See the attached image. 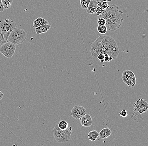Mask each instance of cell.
I'll return each mask as SVG.
<instances>
[{
	"label": "cell",
	"instance_id": "obj_17",
	"mask_svg": "<svg viewBox=\"0 0 148 146\" xmlns=\"http://www.w3.org/2000/svg\"><path fill=\"white\" fill-rule=\"evenodd\" d=\"M94 42L97 44L100 53H103H103H106V50H105V48H104V47L103 45L100 36L99 38H97L96 40L94 41Z\"/></svg>",
	"mask_w": 148,
	"mask_h": 146
},
{
	"label": "cell",
	"instance_id": "obj_1",
	"mask_svg": "<svg viewBox=\"0 0 148 146\" xmlns=\"http://www.w3.org/2000/svg\"><path fill=\"white\" fill-rule=\"evenodd\" d=\"M103 45L106 51V53L113 60L116 59L119 55V49L114 38L109 36H100Z\"/></svg>",
	"mask_w": 148,
	"mask_h": 146
},
{
	"label": "cell",
	"instance_id": "obj_19",
	"mask_svg": "<svg viewBox=\"0 0 148 146\" xmlns=\"http://www.w3.org/2000/svg\"><path fill=\"white\" fill-rule=\"evenodd\" d=\"M99 136V133L95 130L89 132L88 135V138L91 141H95Z\"/></svg>",
	"mask_w": 148,
	"mask_h": 146
},
{
	"label": "cell",
	"instance_id": "obj_2",
	"mask_svg": "<svg viewBox=\"0 0 148 146\" xmlns=\"http://www.w3.org/2000/svg\"><path fill=\"white\" fill-rule=\"evenodd\" d=\"M72 128L71 126H68L65 129H61L58 127V124H55L53 130V134L56 141L58 142H67L71 138Z\"/></svg>",
	"mask_w": 148,
	"mask_h": 146
},
{
	"label": "cell",
	"instance_id": "obj_22",
	"mask_svg": "<svg viewBox=\"0 0 148 146\" xmlns=\"http://www.w3.org/2000/svg\"><path fill=\"white\" fill-rule=\"evenodd\" d=\"M5 9H9L12 4V0H1Z\"/></svg>",
	"mask_w": 148,
	"mask_h": 146
},
{
	"label": "cell",
	"instance_id": "obj_4",
	"mask_svg": "<svg viewBox=\"0 0 148 146\" xmlns=\"http://www.w3.org/2000/svg\"><path fill=\"white\" fill-rule=\"evenodd\" d=\"M16 27V23L12 19H6L0 21V30L6 40L10 33Z\"/></svg>",
	"mask_w": 148,
	"mask_h": 146
},
{
	"label": "cell",
	"instance_id": "obj_15",
	"mask_svg": "<svg viewBox=\"0 0 148 146\" xmlns=\"http://www.w3.org/2000/svg\"><path fill=\"white\" fill-rule=\"evenodd\" d=\"M122 77L123 82H124L125 84H126L129 87H133L135 86L133 83H132L131 80L130 79L126 70L123 72Z\"/></svg>",
	"mask_w": 148,
	"mask_h": 146
},
{
	"label": "cell",
	"instance_id": "obj_10",
	"mask_svg": "<svg viewBox=\"0 0 148 146\" xmlns=\"http://www.w3.org/2000/svg\"><path fill=\"white\" fill-rule=\"evenodd\" d=\"M81 125L84 127H90L92 124V118L88 114H86L83 117L79 119Z\"/></svg>",
	"mask_w": 148,
	"mask_h": 146
},
{
	"label": "cell",
	"instance_id": "obj_31",
	"mask_svg": "<svg viewBox=\"0 0 148 146\" xmlns=\"http://www.w3.org/2000/svg\"><path fill=\"white\" fill-rule=\"evenodd\" d=\"M104 56L103 53H99L97 56V59L99 60L101 62H104Z\"/></svg>",
	"mask_w": 148,
	"mask_h": 146
},
{
	"label": "cell",
	"instance_id": "obj_12",
	"mask_svg": "<svg viewBox=\"0 0 148 146\" xmlns=\"http://www.w3.org/2000/svg\"><path fill=\"white\" fill-rule=\"evenodd\" d=\"M51 27V25L49 24H46L40 26L35 28V32L37 35L44 33L47 32Z\"/></svg>",
	"mask_w": 148,
	"mask_h": 146
},
{
	"label": "cell",
	"instance_id": "obj_34",
	"mask_svg": "<svg viewBox=\"0 0 148 146\" xmlns=\"http://www.w3.org/2000/svg\"><path fill=\"white\" fill-rule=\"evenodd\" d=\"M3 95H4V94H3V93L0 94V100L3 98Z\"/></svg>",
	"mask_w": 148,
	"mask_h": 146
},
{
	"label": "cell",
	"instance_id": "obj_7",
	"mask_svg": "<svg viewBox=\"0 0 148 146\" xmlns=\"http://www.w3.org/2000/svg\"><path fill=\"white\" fill-rule=\"evenodd\" d=\"M16 45L9 42H6L0 47V53L6 58H12L15 52Z\"/></svg>",
	"mask_w": 148,
	"mask_h": 146
},
{
	"label": "cell",
	"instance_id": "obj_27",
	"mask_svg": "<svg viewBox=\"0 0 148 146\" xmlns=\"http://www.w3.org/2000/svg\"><path fill=\"white\" fill-rule=\"evenodd\" d=\"M104 10H105L103 8L99 7V6H98L97 8V10H96V13L97 14V16H100L103 13Z\"/></svg>",
	"mask_w": 148,
	"mask_h": 146
},
{
	"label": "cell",
	"instance_id": "obj_8",
	"mask_svg": "<svg viewBox=\"0 0 148 146\" xmlns=\"http://www.w3.org/2000/svg\"><path fill=\"white\" fill-rule=\"evenodd\" d=\"M134 110L140 114L147 112L148 110V103L147 101L142 98H140L134 104Z\"/></svg>",
	"mask_w": 148,
	"mask_h": 146
},
{
	"label": "cell",
	"instance_id": "obj_9",
	"mask_svg": "<svg viewBox=\"0 0 148 146\" xmlns=\"http://www.w3.org/2000/svg\"><path fill=\"white\" fill-rule=\"evenodd\" d=\"M86 114V110L82 106L75 105L72 109L71 114L75 119L78 120Z\"/></svg>",
	"mask_w": 148,
	"mask_h": 146
},
{
	"label": "cell",
	"instance_id": "obj_23",
	"mask_svg": "<svg viewBox=\"0 0 148 146\" xmlns=\"http://www.w3.org/2000/svg\"><path fill=\"white\" fill-rule=\"evenodd\" d=\"M58 127L61 129H65L68 127V123L66 121L62 120L60 121L58 124Z\"/></svg>",
	"mask_w": 148,
	"mask_h": 146
},
{
	"label": "cell",
	"instance_id": "obj_29",
	"mask_svg": "<svg viewBox=\"0 0 148 146\" xmlns=\"http://www.w3.org/2000/svg\"><path fill=\"white\" fill-rule=\"evenodd\" d=\"M103 54H104V62H110L113 60V57H110L107 53H103Z\"/></svg>",
	"mask_w": 148,
	"mask_h": 146
},
{
	"label": "cell",
	"instance_id": "obj_14",
	"mask_svg": "<svg viewBox=\"0 0 148 146\" xmlns=\"http://www.w3.org/2000/svg\"><path fill=\"white\" fill-rule=\"evenodd\" d=\"M48 24H49V23L47 20L44 19V18H42V17H39L37 18L36 19H35L33 21L32 27L34 28H36V27H38L40 26Z\"/></svg>",
	"mask_w": 148,
	"mask_h": 146
},
{
	"label": "cell",
	"instance_id": "obj_28",
	"mask_svg": "<svg viewBox=\"0 0 148 146\" xmlns=\"http://www.w3.org/2000/svg\"><path fill=\"white\" fill-rule=\"evenodd\" d=\"M106 23V19L103 17H99L97 21V23L99 25H105Z\"/></svg>",
	"mask_w": 148,
	"mask_h": 146
},
{
	"label": "cell",
	"instance_id": "obj_24",
	"mask_svg": "<svg viewBox=\"0 0 148 146\" xmlns=\"http://www.w3.org/2000/svg\"><path fill=\"white\" fill-rule=\"evenodd\" d=\"M90 1V0H80V5L82 9H87Z\"/></svg>",
	"mask_w": 148,
	"mask_h": 146
},
{
	"label": "cell",
	"instance_id": "obj_3",
	"mask_svg": "<svg viewBox=\"0 0 148 146\" xmlns=\"http://www.w3.org/2000/svg\"><path fill=\"white\" fill-rule=\"evenodd\" d=\"M27 38V34L24 29L16 27L10 33L7 41L14 45H17L25 42Z\"/></svg>",
	"mask_w": 148,
	"mask_h": 146
},
{
	"label": "cell",
	"instance_id": "obj_18",
	"mask_svg": "<svg viewBox=\"0 0 148 146\" xmlns=\"http://www.w3.org/2000/svg\"><path fill=\"white\" fill-rule=\"evenodd\" d=\"M142 114H140L137 111L134 110L133 113L131 114V118L134 121L140 122L143 119Z\"/></svg>",
	"mask_w": 148,
	"mask_h": 146
},
{
	"label": "cell",
	"instance_id": "obj_32",
	"mask_svg": "<svg viewBox=\"0 0 148 146\" xmlns=\"http://www.w3.org/2000/svg\"><path fill=\"white\" fill-rule=\"evenodd\" d=\"M5 8L1 0H0V12H3Z\"/></svg>",
	"mask_w": 148,
	"mask_h": 146
},
{
	"label": "cell",
	"instance_id": "obj_13",
	"mask_svg": "<svg viewBox=\"0 0 148 146\" xmlns=\"http://www.w3.org/2000/svg\"><path fill=\"white\" fill-rule=\"evenodd\" d=\"M112 134L110 129L108 127L103 128L99 133V137L101 139H105L109 137Z\"/></svg>",
	"mask_w": 148,
	"mask_h": 146
},
{
	"label": "cell",
	"instance_id": "obj_30",
	"mask_svg": "<svg viewBox=\"0 0 148 146\" xmlns=\"http://www.w3.org/2000/svg\"><path fill=\"white\" fill-rule=\"evenodd\" d=\"M120 115L121 117L125 118L128 116V113L126 110H123L120 112Z\"/></svg>",
	"mask_w": 148,
	"mask_h": 146
},
{
	"label": "cell",
	"instance_id": "obj_6",
	"mask_svg": "<svg viewBox=\"0 0 148 146\" xmlns=\"http://www.w3.org/2000/svg\"><path fill=\"white\" fill-rule=\"evenodd\" d=\"M123 19V15L122 14L106 20L105 25L107 27V30L114 31L119 29L122 25Z\"/></svg>",
	"mask_w": 148,
	"mask_h": 146
},
{
	"label": "cell",
	"instance_id": "obj_21",
	"mask_svg": "<svg viewBox=\"0 0 148 146\" xmlns=\"http://www.w3.org/2000/svg\"><path fill=\"white\" fill-rule=\"evenodd\" d=\"M97 29L98 32L101 34H105L107 31V27L105 25H99Z\"/></svg>",
	"mask_w": 148,
	"mask_h": 146
},
{
	"label": "cell",
	"instance_id": "obj_35",
	"mask_svg": "<svg viewBox=\"0 0 148 146\" xmlns=\"http://www.w3.org/2000/svg\"><path fill=\"white\" fill-rule=\"evenodd\" d=\"M2 92L1 90H0V94H2Z\"/></svg>",
	"mask_w": 148,
	"mask_h": 146
},
{
	"label": "cell",
	"instance_id": "obj_16",
	"mask_svg": "<svg viewBox=\"0 0 148 146\" xmlns=\"http://www.w3.org/2000/svg\"><path fill=\"white\" fill-rule=\"evenodd\" d=\"M91 49H90V53L92 57L94 59H97V56L99 54V49L97 47V44L95 42H93L91 45Z\"/></svg>",
	"mask_w": 148,
	"mask_h": 146
},
{
	"label": "cell",
	"instance_id": "obj_20",
	"mask_svg": "<svg viewBox=\"0 0 148 146\" xmlns=\"http://www.w3.org/2000/svg\"><path fill=\"white\" fill-rule=\"evenodd\" d=\"M126 71L130 79L131 80L132 83H133L134 85H136V76H135L134 72L130 71V70H126Z\"/></svg>",
	"mask_w": 148,
	"mask_h": 146
},
{
	"label": "cell",
	"instance_id": "obj_5",
	"mask_svg": "<svg viewBox=\"0 0 148 146\" xmlns=\"http://www.w3.org/2000/svg\"><path fill=\"white\" fill-rule=\"evenodd\" d=\"M123 14L122 10L117 5H112L104 10V12L99 17H103L106 20H109L115 16Z\"/></svg>",
	"mask_w": 148,
	"mask_h": 146
},
{
	"label": "cell",
	"instance_id": "obj_25",
	"mask_svg": "<svg viewBox=\"0 0 148 146\" xmlns=\"http://www.w3.org/2000/svg\"><path fill=\"white\" fill-rule=\"evenodd\" d=\"M6 42H7V40L5 38L3 34L0 30V47Z\"/></svg>",
	"mask_w": 148,
	"mask_h": 146
},
{
	"label": "cell",
	"instance_id": "obj_26",
	"mask_svg": "<svg viewBox=\"0 0 148 146\" xmlns=\"http://www.w3.org/2000/svg\"><path fill=\"white\" fill-rule=\"evenodd\" d=\"M107 3L108 2H101L97 3V5H98V6H99V7H101V8L105 10L110 6V5H108Z\"/></svg>",
	"mask_w": 148,
	"mask_h": 146
},
{
	"label": "cell",
	"instance_id": "obj_33",
	"mask_svg": "<svg viewBox=\"0 0 148 146\" xmlns=\"http://www.w3.org/2000/svg\"><path fill=\"white\" fill-rule=\"evenodd\" d=\"M112 0H97V3H98L101 2H110Z\"/></svg>",
	"mask_w": 148,
	"mask_h": 146
},
{
	"label": "cell",
	"instance_id": "obj_11",
	"mask_svg": "<svg viewBox=\"0 0 148 146\" xmlns=\"http://www.w3.org/2000/svg\"><path fill=\"white\" fill-rule=\"evenodd\" d=\"M98 7L97 0H90L87 9V13L88 14H94L96 13V10Z\"/></svg>",
	"mask_w": 148,
	"mask_h": 146
}]
</instances>
